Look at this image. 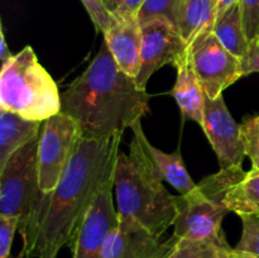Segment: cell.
Instances as JSON below:
<instances>
[{"mask_svg": "<svg viewBox=\"0 0 259 258\" xmlns=\"http://www.w3.org/2000/svg\"><path fill=\"white\" fill-rule=\"evenodd\" d=\"M123 133L82 139L57 186L40 192L32 211L19 224L25 258H57L71 247L89 210L114 180Z\"/></svg>", "mask_w": 259, "mask_h": 258, "instance_id": "cell-1", "label": "cell"}, {"mask_svg": "<svg viewBox=\"0 0 259 258\" xmlns=\"http://www.w3.org/2000/svg\"><path fill=\"white\" fill-rule=\"evenodd\" d=\"M151 95L120 70L104 40L86 70L61 93V113L76 121L82 139L124 133L149 110Z\"/></svg>", "mask_w": 259, "mask_h": 258, "instance_id": "cell-2", "label": "cell"}, {"mask_svg": "<svg viewBox=\"0 0 259 258\" xmlns=\"http://www.w3.org/2000/svg\"><path fill=\"white\" fill-rule=\"evenodd\" d=\"M118 214L132 218L161 239L176 219L174 195L134 154L120 152L114 172Z\"/></svg>", "mask_w": 259, "mask_h": 258, "instance_id": "cell-3", "label": "cell"}, {"mask_svg": "<svg viewBox=\"0 0 259 258\" xmlns=\"http://www.w3.org/2000/svg\"><path fill=\"white\" fill-rule=\"evenodd\" d=\"M0 109L45 121L61 113V94L30 46L2 63Z\"/></svg>", "mask_w": 259, "mask_h": 258, "instance_id": "cell-4", "label": "cell"}, {"mask_svg": "<svg viewBox=\"0 0 259 258\" xmlns=\"http://www.w3.org/2000/svg\"><path fill=\"white\" fill-rule=\"evenodd\" d=\"M243 167L220 168L206 176L186 195L174 196L176 219L174 235L176 239H205L224 233L223 219L229 214L224 199L228 190L244 176Z\"/></svg>", "mask_w": 259, "mask_h": 258, "instance_id": "cell-5", "label": "cell"}, {"mask_svg": "<svg viewBox=\"0 0 259 258\" xmlns=\"http://www.w3.org/2000/svg\"><path fill=\"white\" fill-rule=\"evenodd\" d=\"M39 137L15 152L0 168V217L29 215L40 195L38 174Z\"/></svg>", "mask_w": 259, "mask_h": 258, "instance_id": "cell-6", "label": "cell"}, {"mask_svg": "<svg viewBox=\"0 0 259 258\" xmlns=\"http://www.w3.org/2000/svg\"><path fill=\"white\" fill-rule=\"evenodd\" d=\"M81 142L80 128L66 114L58 113L43 121L38 146V174L42 194L57 186Z\"/></svg>", "mask_w": 259, "mask_h": 258, "instance_id": "cell-7", "label": "cell"}, {"mask_svg": "<svg viewBox=\"0 0 259 258\" xmlns=\"http://www.w3.org/2000/svg\"><path fill=\"white\" fill-rule=\"evenodd\" d=\"M191 65L205 95L217 99L244 77L242 62L219 42L212 30L200 34L190 45Z\"/></svg>", "mask_w": 259, "mask_h": 258, "instance_id": "cell-8", "label": "cell"}, {"mask_svg": "<svg viewBox=\"0 0 259 258\" xmlns=\"http://www.w3.org/2000/svg\"><path fill=\"white\" fill-rule=\"evenodd\" d=\"M141 67L136 82L141 89H146L152 75L163 66H175L186 52L189 45L167 19L149 20L141 24Z\"/></svg>", "mask_w": 259, "mask_h": 258, "instance_id": "cell-9", "label": "cell"}, {"mask_svg": "<svg viewBox=\"0 0 259 258\" xmlns=\"http://www.w3.org/2000/svg\"><path fill=\"white\" fill-rule=\"evenodd\" d=\"M219 161L220 168L243 167L247 157L240 124L230 114L224 96L210 99L205 95L204 121L201 125Z\"/></svg>", "mask_w": 259, "mask_h": 258, "instance_id": "cell-10", "label": "cell"}, {"mask_svg": "<svg viewBox=\"0 0 259 258\" xmlns=\"http://www.w3.org/2000/svg\"><path fill=\"white\" fill-rule=\"evenodd\" d=\"M114 180L109 182L83 219L72 244V258H101L109 234L119 223L118 210L113 201Z\"/></svg>", "mask_w": 259, "mask_h": 258, "instance_id": "cell-11", "label": "cell"}, {"mask_svg": "<svg viewBox=\"0 0 259 258\" xmlns=\"http://www.w3.org/2000/svg\"><path fill=\"white\" fill-rule=\"evenodd\" d=\"M133 132V139L129 146V153L134 154L142 164L159 181H166L180 192L186 195L196 187L197 184L192 181L187 172L184 158L180 149L174 153H164L149 143L144 134L142 120L136 121L131 126Z\"/></svg>", "mask_w": 259, "mask_h": 258, "instance_id": "cell-12", "label": "cell"}, {"mask_svg": "<svg viewBox=\"0 0 259 258\" xmlns=\"http://www.w3.org/2000/svg\"><path fill=\"white\" fill-rule=\"evenodd\" d=\"M174 244V237L161 242L136 220L119 215L118 225L109 234L101 258H167Z\"/></svg>", "mask_w": 259, "mask_h": 258, "instance_id": "cell-13", "label": "cell"}, {"mask_svg": "<svg viewBox=\"0 0 259 258\" xmlns=\"http://www.w3.org/2000/svg\"><path fill=\"white\" fill-rule=\"evenodd\" d=\"M104 40L120 70L136 78L141 67L142 28L138 20L116 22L104 34Z\"/></svg>", "mask_w": 259, "mask_h": 258, "instance_id": "cell-14", "label": "cell"}, {"mask_svg": "<svg viewBox=\"0 0 259 258\" xmlns=\"http://www.w3.org/2000/svg\"><path fill=\"white\" fill-rule=\"evenodd\" d=\"M175 67L177 70V76L172 95L184 118L196 121L201 126L204 121L205 93L192 68L190 46L184 56L175 63Z\"/></svg>", "mask_w": 259, "mask_h": 258, "instance_id": "cell-15", "label": "cell"}, {"mask_svg": "<svg viewBox=\"0 0 259 258\" xmlns=\"http://www.w3.org/2000/svg\"><path fill=\"white\" fill-rule=\"evenodd\" d=\"M42 124L0 109V168L15 152L39 137Z\"/></svg>", "mask_w": 259, "mask_h": 258, "instance_id": "cell-16", "label": "cell"}, {"mask_svg": "<svg viewBox=\"0 0 259 258\" xmlns=\"http://www.w3.org/2000/svg\"><path fill=\"white\" fill-rule=\"evenodd\" d=\"M217 19V0H180L176 29L190 46L200 34L212 30Z\"/></svg>", "mask_w": 259, "mask_h": 258, "instance_id": "cell-17", "label": "cell"}, {"mask_svg": "<svg viewBox=\"0 0 259 258\" xmlns=\"http://www.w3.org/2000/svg\"><path fill=\"white\" fill-rule=\"evenodd\" d=\"M212 33L219 42L240 61L249 52V45L243 28L239 2L230 7L224 14L218 17Z\"/></svg>", "mask_w": 259, "mask_h": 258, "instance_id": "cell-18", "label": "cell"}, {"mask_svg": "<svg viewBox=\"0 0 259 258\" xmlns=\"http://www.w3.org/2000/svg\"><path fill=\"white\" fill-rule=\"evenodd\" d=\"M224 202L230 212L239 217H259V168L245 172L244 176L228 190Z\"/></svg>", "mask_w": 259, "mask_h": 258, "instance_id": "cell-19", "label": "cell"}, {"mask_svg": "<svg viewBox=\"0 0 259 258\" xmlns=\"http://www.w3.org/2000/svg\"><path fill=\"white\" fill-rule=\"evenodd\" d=\"M225 233L205 239H176L167 258H235Z\"/></svg>", "mask_w": 259, "mask_h": 258, "instance_id": "cell-20", "label": "cell"}, {"mask_svg": "<svg viewBox=\"0 0 259 258\" xmlns=\"http://www.w3.org/2000/svg\"><path fill=\"white\" fill-rule=\"evenodd\" d=\"M180 0H146L139 13V24L153 19H167L176 27L177 9Z\"/></svg>", "mask_w": 259, "mask_h": 258, "instance_id": "cell-21", "label": "cell"}, {"mask_svg": "<svg viewBox=\"0 0 259 258\" xmlns=\"http://www.w3.org/2000/svg\"><path fill=\"white\" fill-rule=\"evenodd\" d=\"M242 219V237L235 245V252L259 257V217L244 215Z\"/></svg>", "mask_w": 259, "mask_h": 258, "instance_id": "cell-22", "label": "cell"}, {"mask_svg": "<svg viewBox=\"0 0 259 258\" xmlns=\"http://www.w3.org/2000/svg\"><path fill=\"white\" fill-rule=\"evenodd\" d=\"M239 7L249 50L259 47V0H239Z\"/></svg>", "mask_w": 259, "mask_h": 258, "instance_id": "cell-23", "label": "cell"}, {"mask_svg": "<svg viewBox=\"0 0 259 258\" xmlns=\"http://www.w3.org/2000/svg\"><path fill=\"white\" fill-rule=\"evenodd\" d=\"M245 154L252 162V168H259V115L247 116L240 124Z\"/></svg>", "mask_w": 259, "mask_h": 258, "instance_id": "cell-24", "label": "cell"}, {"mask_svg": "<svg viewBox=\"0 0 259 258\" xmlns=\"http://www.w3.org/2000/svg\"><path fill=\"white\" fill-rule=\"evenodd\" d=\"M80 2L85 7L86 12L98 32L105 34L116 23L113 15L106 9L105 0H80Z\"/></svg>", "mask_w": 259, "mask_h": 258, "instance_id": "cell-25", "label": "cell"}, {"mask_svg": "<svg viewBox=\"0 0 259 258\" xmlns=\"http://www.w3.org/2000/svg\"><path fill=\"white\" fill-rule=\"evenodd\" d=\"M146 0H105L106 9L116 22L138 20Z\"/></svg>", "mask_w": 259, "mask_h": 258, "instance_id": "cell-26", "label": "cell"}, {"mask_svg": "<svg viewBox=\"0 0 259 258\" xmlns=\"http://www.w3.org/2000/svg\"><path fill=\"white\" fill-rule=\"evenodd\" d=\"M20 219L17 217H0V258H9L13 239L19 230Z\"/></svg>", "mask_w": 259, "mask_h": 258, "instance_id": "cell-27", "label": "cell"}, {"mask_svg": "<svg viewBox=\"0 0 259 258\" xmlns=\"http://www.w3.org/2000/svg\"><path fill=\"white\" fill-rule=\"evenodd\" d=\"M240 62H242V70L244 77L250 75V73L259 72V47L250 48L248 55Z\"/></svg>", "mask_w": 259, "mask_h": 258, "instance_id": "cell-28", "label": "cell"}, {"mask_svg": "<svg viewBox=\"0 0 259 258\" xmlns=\"http://www.w3.org/2000/svg\"><path fill=\"white\" fill-rule=\"evenodd\" d=\"M13 53L10 52V50L8 48L7 40H5V34L4 29H3V25L0 27V60L2 63H5L7 61H9L13 57Z\"/></svg>", "mask_w": 259, "mask_h": 258, "instance_id": "cell-29", "label": "cell"}, {"mask_svg": "<svg viewBox=\"0 0 259 258\" xmlns=\"http://www.w3.org/2000/svg\"><path fill=\"white\" fill-rule=\"evenodd\" d=\"M217 2H218V17H220V15L224 14L230 7L237 4L239 0H217Z\"/></svg>", "mask_w": 259, "mask_h": 258, "instance_id": "cell-30", "label": "cell"}, {"mask_svg": "<svg viewBox=\"0 0 259 258\" xmlns=\"http://www.w3.org/2000/svg\"><path fill=\"white\" fill-rule=\"evenodd\" d=\"M235 258H259V257H254V255H249V254H243V253H238L235 252Z\"/></svg>", "mask_w": 259, "mask_h": 258, "instance_id": "cell-31", "label": "cell"}, {"mask_svg": "<svg viewBox=\"0 0 259 258\" xmlns=\"http://www.w3.org/2000/svg\"><path fill=\"white\" fill-rule=\"evenodd\" d=\"M9 258H25V253H24V250H20V253H18L17 255H15V257H12V255H10Z\"/></svg>", "mask_w": 259, "mask_h": 258, "instance_id": "cell-32", "label": "cell"}]
</instances>
